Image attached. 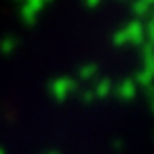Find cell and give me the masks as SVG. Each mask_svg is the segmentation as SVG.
Returning a JSON list of instances; mask_svg holds the SVG:
<instances>
[{"label": "cell", "mask_w": 154, "mask_h": 154, "mask_svg": "<svg viewBox=\"0 0 154 154\" xmlns=\"http://www.w3.org/2000/svg\"><path fill=\"white\" fill-rule=\"evenodd\" d=\"M146 2H148V6H150V8L154 10V0H146Z\"/></svg>", "instance_id": "12"}, {"label": "cell", "mask_w": 154, "mask_h": 154, "mask_svg": "<svg viewBox=\"0 0 154 154\" xmlns=\"http://www.w3.org/2000/svg\"><path fill=\"white\" fill-rule=\"evenodd\" d=\"M112 88H114V84H112L110 80L104 78V80H100L92 90H94V96H96V98H104V96H108L110 92H112Z\"/></svg>", "instance_id": "5"}, {"label": "cell", "mask_w": 154, "mask_h": 154, "mask_svg": "<svg viewBox=\"0 0 154 154\" xmlns=\"http://www.w3.org/2000/svg\"><path fill=\"white\" fill-rule=\"evenodd\" d=\"M0 154H4V150H0Z\"/></svg>", "instance_id": "17"}, {"label": "cell", "mask_w": 154, "mask_h": 154, "mask_svg": "<svg viewBox=\"0 0 154 154\" xmlns=\"http://www.w3.org/2000/svg\"><path fill=\"white\" fill-rule=\"evenodd\" d=\"M150 22H152V24H154V10H152V12H150Z\"/></svg>", "instance_id": "13"}, {"label": "cell", "mask_w": 154, "mask_h": 154, "mask_svg": "<svg viewBox=\"0 0 154 154\" xmlns=\"http://www.w3.org/2000/svg\"><path fill=\"white\" fill-rule=\"evenodd\" d=\"M112 90L116 92V96L120 100H132L134 94H136V84L132 82V80H124V82H120L118 86H114Z\"/></svg>", "instance_id": "3"}, {"label": "cell", "mask_w": 154, "mask_h": 154, "mask_svg": "<svg viewBox=\"0 0 154 154\" xmlns=\"http://www.w3.org/2000/svg\"><path fill=\"white\" fill-rule=\"evenodd\" d=\"M134 84H138V86H142V88L148 90V88H152V84H154V74L148 68H142L136 74V82H134Z\"/></svg>", "instance_id": "4"}, {"label": "cell", "mask_w": 154, "mask_h": 154, "mask_svg": "<svg viewBox=\"0 0 154 154\" xmlns=\"http://www.w3.org/2000/svg\"><path fill=\"white\" fill-rule=\"evenodd\" d=\"M76 90V82L72 78H56L50 84V94L56 98L58 102H62Z\"/></svg>", "instance_id": "1"}, {"label": "cell", "mask_w": 154, "mask_h": 154, "mask_svg": "<svg viewBox=\"0 0 154 154\" xmlns=\"http://www.w3.org/2000/svg\"><path fill=\"white\" fill-rule=\"evenodd\" d=\"M42 2H44V4H46V2H50V0H42Z\"/></svg>", "instance_id": "15"}, {"label": "cell", "mask_w": 154, "mask_h": 154, "mask_svg": "<svg viewBox=\"0 0 154 154\" xmlns=\"http://www.w3.org/2000/svg\"><path fill=\"white\" fill-rule=\"evenodd\" d=\"M16 38H12V36H8V38L4 40H0V52L2 54H12V50L16 48Z\"/></svg>", "instance_id": "8"}, {"label": "cell", "mask_w": 154, "mask_h": 154, "mask_svg": "<svg viewBox=\"0 0 154 154\" xmlns=\"http://www.w3.org/2000/svg\"><path fill=\"white\" fill-rule=\"evenodd\" d=\"M94 90H86V92H82V100H84V102H92V100H94Z\"/></svg>", "instance_id": "10"}, {"label": "cell", "mask_w": 154, "mask_h": 154, "mask_svg": "<svg viewBox=\"0 0 154 154\" xmlns=\"http://www.w3.org/2000/svg\"><path fill=\"white\" fill-rule=\"evenodd\" d=\"M80 78L82 80H90L92 76L96 74V66H94V64H86V66H82V68H80Z\"/></svg>", "instance_id": "9"}, {"label": "cell", "mask_w": 154, "mask_h": 154, "mask_svg": "<svg viewBox=\"0 0 154 154\" xmlns=\"http://www.w3.org/2000/svg\"><path fill=\"white\" fill-rule=\"evenodd\" d=\"M132 12L136 14V16H146L152 12V8L148 6L146 0H134V4H132Z\"/></svg>", "instance_id": "7"}, {"label": "cell", "mask_w": 154, "mask_h": 154, "mask_svg": "<svg viewBox=\"0 0 154 154\" xmlns=\"http://www.w3.org/2000/svg\"><path fill=\"white\" fill-rule=\"evenodd\" d=\"M48 154H58V152H48Z\"/></svg>", "instance_id": "16"}, {"label": "cell", "mask_w": 154, "mask_h": 154, "mask_svg": "<svg viewBox=\"0 0 154 154\" xmlns=\"http://www.w3.org/2000/svg\"><path fill=\"white\" fill-rule=\"evenodd\" d=\"M98 2H100V0H86V4H88V6H96Z\"/></svg>", "instance_id": "11"}, {"label": "cell", "mask_w": 154, "mask_h": 154, "mask_svg": "<svg viewBox=\"0 0 154 154\" xmlns=\"http://www.w3.org/2000/svg\"><path fill=\"white\" fill-rule=\"evenodd\" d=\"M122 32H124V36H126V42L144 44V26H142V22L134 20V22L126 24L124 28H122Z\"/></svg>", "instance_id": "2"}, {"label": "cell", "mask_w": 154, "mask_h": 154, "mask_svg": "<svg viewBox=\"0 0 154 154\" xmlns=\"http://www.w3.org/2000/svg\"><path fill=\"white\" fill-rule=\"evenodd\" d=\"M152 110H154V94H152Z\"/></svg>", "instance_id": "14"}, {"label": "cell", "mask_w": 154, "mask_h": 154, "mask_svg": "<svg viewBox=\"0 0 154 154\" xmlns=\"http://www.w3.org/2000/svg\"><path fill=\"white\" fill-rule=\"evenodd\" d=\"M38 12L40 10H36L34 6H30L28 2L20 8V16L24 18V22H28V24H32V22H36V16H38Z\"/></svg>", "instance_id": "6"}]
</instances>
